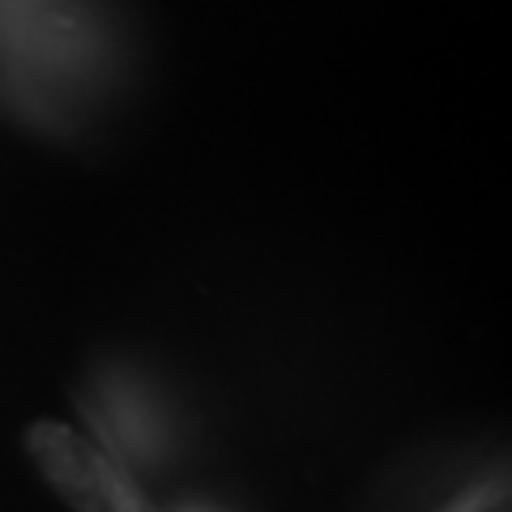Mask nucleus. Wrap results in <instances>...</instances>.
<instances>
[{
  "label": "nucleus",
  "instance_id": "nucleus-1",
  "mask_svg": "<svg viewBox=\"0 0 512 512\" xmlns=\"http://www.w3.org/2000/svg\"><path fill=\"white\" fill-rule=\"evenodd\" d=\"M26 448L73 512H150L146 495L124 474L120 461L82 431L47 419L26 431Z\"/></svg>",
  "mask_w": 512,
  "mask_h": 512
}]
</instances>
